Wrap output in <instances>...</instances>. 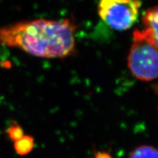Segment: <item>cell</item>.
Segmentation results:
<instances>
[{
	"instance_id": "obj_1",
	"label": "cell",
	"mask_w": 158,
	"mask_h": 158,
	"mask_svg": "<svg viewBox=\"0 0 158 158\" xmlns=\"http://www.w3.org/2000/svg\"><path fill=\"white\" fill-rule=\"evenodd\" d=\"M76 29L69 19L21 21L0 29V45L41 58L62 59L75 51Z\"/></svg>"
},
{
	"instance_id": "obj_2",
	"label": "cell",
	"mask_w": 158,
	"mask_h": 158,
	"mask_svg": "<svg viewBox=\"0 0 158 158\" xmlns=\"http://www.w3.org/2000/svg\"><path fill=\"white\" fill-rule=\"evenodd\" d=\"M127 65L133 76L143 81L158 78V48L143 29L133 31Z\"/></svg>"
},
{
	"instance_id": "obj_3",
	"label": "cell",
	"mask_w": 158,
	"mask_h": 158,
	"mask_svg": "<svg viewBox=\"0 0 158 158\" xmlns=\"http://www.w3.org/2000/svg\"><path fill=\"white\" fill-rule=\"evenodd\" d=\"M141 5L139 0H100L98 14L111 29L125 31L137 21Z\"/></svg>"
},
{
	"instance_id": "obj_4",
	"label": "cell",
	"mask_w": 158,
	"mask_h": 158,
	"mask_svg": "<svg viewBox=\"0 0 158 158\" xmlns=\"http://www.w3.org/2000/svg\"><path fill=\"white\" fill-rule=\"evenodd\" d=\"M143 30L151 37L158 48V5L147 10L142 19Z\"/></svg>"
},
{
	"instance_id": "obj_5",
	"label": "cell",
	"mask_w": 158,
	"mask_h": 158,
	"mask_svg": "<svg viewBox=\"0 0 158 158\" xmlns=\"http://www.w3.org/2000/svg\"><path fill=\"white\" fill-rule=\"evenodd\" d=\"M35 147L34 138L31 135H24L14 142V149L18 155L24 156L29 154Z\"/></svg>"
},
{
	"instance_id": "obj_6",
	"label": "cell",
	"mask_w": 158,
	"mask_h": 158,
	"mask_svg": "<svg viewBox=\"0 0 158 158\" xmlns=\"http://www.w3.org/2000/svg\"><path fill=\"white\" fill-rule=\"evenodd\" d=\"M129 158H158V149L152 146H140L131 152Z\"/></svg>"
},
{
	"instance_id": "obj_7",
	"label": "cell",
	"mask_w": 158,
	"mask_h": 158,
	"mask_svg": "<svg viewBox=\"0 0 158 158\" xmlns=\"http://www.w3.org/2000/svg\"><path fill=\"white\" fill-rule=\"evenodd\" d=\"M6 133L10 139L13 141H16L24 135L23 128L17 122H12L10 125L7 127Z\"/></svg>"
},
{
	"instance_id": "obj_8",
	"label": "cell",
	"mask_w": 158,
	"mask_h": 158,
	"mask_svg": "<svg viewBox=\"0 0 158 158\" xmlns=\"http://www.w3.org/2000/svg\"><path fill=\"white\" fill-rule=\"evenodd\" d=\"M93 158H112L110 153L107 152H96L94 155Z\"/></svg>"
}]
</instances>
